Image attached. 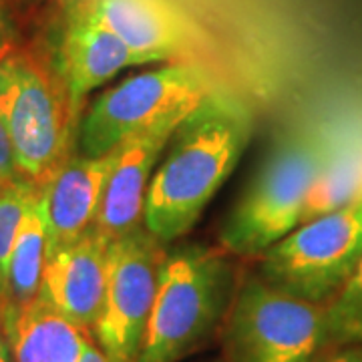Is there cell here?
<instances>
[{
    "mask_svg": "<svg viewBox=\"0 0 362 362\" xmlns=\"http://www.w3.org/2000/svg\"><path fill=\"white\" fill-rule=\"evenodd\" d=\"M254 133V115L216 89L173 131L151 177L143 226L163 246L183 238L230 180Z\"/></svg>",
    "mask_w": 362,
    "mask_h": 362,
    "instance_id": "1",
    "label": "cell"
},
{
    "mask_svg": "<svg viewBox=\"0 0 362 362\" xmlns=\"http://www.w3.org/2000/svg\"><path fill=\"white\" fill-rule=\"evenodd\" d=\"M226 250L202 244L165 250L159 288L135 362H181L228 318L235 276Z\"/></svg>",
    "mask_w": 362,
    "mask_h": 362,
    "instance_id": "2",
    "label": "cell"
},
{
    "mask_svg": "<svg viewBox=\"0 0 362 362\" xmlns=\"http://www.w3.org/2000/svg\"><path fill=\"white\" fill-rule=\"evenodd\" d=\"M330 143L332 135L322 127H298L284 135L228 216L220 232L221 250L259 258L294 232Z\"/></svg>",
    "mask_w": 362,
    "mask_h": 362,
    "instance_id": "3",
    "label": "cell"
},
{
    "mask_svg": "<svg viewBox=\"0 0 362 362\" xmlns=\"http://www.w3.org/2000/svg\"><path fill=\"white\" fill-rule=\"evenodd\" d=\"M220 89L214 75L195 61L163 63L101 90L78 117L81 156H105L133 135L173 117H185Z\"/></svg>",
    "mask_w": 362,
    "mask_h": 362,
    "instance_id": "4",
    "label": "cell"
},
{
    "mask_svg": "<svg viewBox=\"0 0 362 362\" xmlns=\"http://www.w3.org/2000/svg\"><path fill=\"white\" fill-rule=\"evenodd\" d=\"M0 123L23 177L42 183L69 157L78 119L61 81L35 57L13 51L0 59Z\"/></svg>",
    "mask_w": 362,
    "mask_h": 362,
    "instance_id": "5",
    "label": "cell"
},
{
    "mask_svg": "<svg viewBox=\"0 0 362 362\" xmlns=\"http://www.w3.org/2000/svg\"><path fill=\"white\" fill-rule=\"evenodd\" d=\"M362 258V194L300 223L259 256V276L286 294L326 306Z\"/></svg>",
    "mask_w": 362,
    "mask_h": 362,
    "instance_id": "6",
    "label": "cell"
},
{
    "mask_svg": "<svg viewBox=\"0 0 362 362\" xmlns=\"http://www.w3.org/2000/svg\"><path fill=\"white\" fill-rule=\"evenodd\" d=\"M326 344V306L286 294L259 274L235 290L226 362H310Z\"/></svg>",
    "mask_w": 362,
    "mask_h": 362,
    "instance_id": "7",
    "label": "cell"
},
{
    "mask_svg": "<svg viewBox=\"0 0 362 362\" xmlns=\"http://www.w3.org/2000/svg\"><path fill=\"white\" fill-rule=\"evenodd\" d=\"M165 246L145 230L109 246L107 286L93 337L109 362H135L156 304Z\"/></svg>",
    "mask_w": 362,
    "mask_h": 362,
    "instance_id": "8",
    "label": "cell"
},
{
    "mask_svg": "<svg viewBox=\"0 0 362 362\" xmlns=\"http://www.w3.org/2000/svg\"><path fill=\"white\" fill-rule=\"evenodd\" d=\"M137 66L133 52L78 0H63L57 30V78L77 119L95 89Z\"/></svg>",
    "mask_w": 362,
    "mask_h": 362,
    "instance_id": "9",
    "label": "cell"
},
{
    "mask_svg": "<svg viewBox=\"0 0 362 362\" xmlns=\"http://www.w3.org/2000/svg\"><path fill=\"white\" fill-rule=\"evenodd\" d=\"M135 57L137 65L195 61V28L168 0H78Z\"/></svg>",
    "mask_w": 362,
    "mask_h": 362,
    "instance_id": "10",
    "label": "cell"
},
{
    "mask_svg": "<svg viewBox=\"0 0 362 362\" xmlns=\"http://www.w3.org/2000/svg\"><path fill=\"white\" fill-rule=\"evenodd\" d=\"M181 119L161 121L117 147L95 223L107 240L113 242L143 226L149 183Z\"/></svg>",
    "mask_w": 362,
    "mask_h": 362,
    "instance_id": "11",
    "label": "cell"
},
{
    "mask_svg": "<svg viewBox=\"0 0 362 362\" xmlns=\"http://www.w3.org/2000/svg\"><path fill=\"white\" fill-rule=\"evenodd\" d=\"M115 151L97 157L69 156L42 181L40 197L49 256L95 230Z\"/></svg>",
    "mask_w": 362,
    "mask_h": 362,
    "instance_id": "12",
    "label": "cell"
},
{
    "mask_svg": "<svg viewBox=\"0 0 362 362\" xmlns=\"http://www.w3.org/2000/svg\"><path fill=\"white\" fill-rule=\"evenodd\" d=\"M107 240L97 228L47 258L39 296L71 322L93 334L107 286Z\"/></svg>",
    "mask_w": 362,
    "mask_h": 362,
    "instance_id": "13",
    "label": "cell"
},
{
    "mask_svg": "<svg viewBox=\"0 0 362 362\" xmlns=\"http://www.w3.org/2000/svg\"><path fill=\"white\" fill-rule=\"evenodd\" d=\"M0 332L16 362H78L90 334L37 296L0 316Z\"/></svg>",
    "mask_w": 362,
    "mask_h": 362,
    "instance_id": "14",
    "label": "cell"
},
{
    "mask_svg": "<svg viewBox=\"0 0 362 362\" xmlns=\"http://www.w3.org/2000/svg\"><path fill=\"white\" fill-rule=\"evenodd\" d=\"M40 189H42V183H40ZM40 189L26 209L16 242H14L13 256L8 264L6 300L0 310V316L4 312L23 308L39 296L42 272L49 258V242H47V226H45Z\"/></svg>",
    "mask_w": 362,
    "mask_h": 362,
    "instance_id": "15",
    "label": "cell"
},
{
    "mask_svg": "<svg viewBox=\"0 0 362 362\" xmlns=\"http://www.w3.org/2000/svg\"><path fill=\"white\" fill-rule=\"evenodd\" d=\"M362 194V137H332L330 151L306 197L302 221L349 206Z\"/></svg>",
    "mask_w": 362,
    "mask_h": 362,
    "instance_id": "16",
    "label": "cell"
},
{
    "mask_svg": "<svg viewBox=\"0 0 362 362\" xmlns=\"http://www.w3.org/2000/svg\"><path fill=\"white\" fill-rule=\"evenodd\" d=\"M40 183L37 181L21 180L0 187V310L6 300V286H8V264L13 256L14 242L21 230L26 209L35 195L39 194Z\"/></svg>",
    "mask_w": 362,
    "mask_h": 362,
    "instance_id": "17",
    "label": "cell"
},
{
    "mask_svg": "<svg viewBox=\"0 0 362 362\" xmlns=\"http://www.w3.org/2000/svg\"><path fill=\"white\" fill-rule=\"evenodd\" d=\"M362 342V258L344 286L326 304V344Z\"/></svg>",
    "mask_w": 362,
    "mask_h": 362,
    "instance_id": "18",
    "label": "cell"
},
{
    "mask_svg": "<svg viewBox=\"0 0 362 362\" xmlns=\"http://www.w3.org/2000/svg\"><path fill=\"white\" fill-rule=\"evenodd\" d=\"M21 177H23V173L18 171V165H16L13 143L8 139L4 125L0 123V187L21 180Z\"/></svg>",
    "mask_w": 362,
    "mask_h": 362,
    "instance_id": "19",
    "label": "cell"
},
{
    "mask_svg": "<svg viewBox=\"0 0 362 362\" xmlns=\"http://www.w3.org/2000/svg\"><path fill=\"white\" fill-rule=\"evenodd\" d=\"M16 51V25L8 0H0V59Z\"/></svg>",
    "mask_w": 362,
    "mask_h": 362,
    "instance_id": "20",
    "label": "cell"
},
{
    "mask_svg": "<svg viewBox=\"0 0 362 362\" xmlns=\"http://www.w3.org/2000/svg\"><path fill=\"white\" fill-rule=\"evenodd\" d=\"M318 362H362V349H346L338 350L334 354L326 356Z\"/></svg>",
    "mask_w": 362,
    "mask_h": 362,
    "instance_id": "21",
    "label": "cell"
},
{
    "mask_svg": "<svg viewBox=\"0 0 362 362\" xmlns=\"http://www.w3.org/2000/svg\"><path fill=\"white\" fill-rule=\"evenodd\" d=\"M78 362H109V361H107V356H105L103 350L99 349V344H95V342L90 340Z\"/></svg>",
    "mask_w": 362,
    "mask_h": 362,
    "instance_id": "22",
    "label": "cell"
},
{
    "mask_svg": "<svg viewBox=\"0 0 362 362\" xmlns=\"http://www.w3.org/2000/svg\"><path fill=\"white\" fill-rule=\"evenodd\" d=\"M0 362H11V349L2 332H0Z\"/></svg>",
    "mask_w": 362,
    "mask_h": 362,
    "instance_id": "23",
    "label": "cell"
},
{
    "mask_svg": "<svg viewBox=\"0 0 362 362\" xmlns=\"http://www.w3.org/2000/svg\"><path fill=\"white\" fill-rule=\"evenodd\" d=\"M211 362H221V361H211Z\"/></svg>",
    "mask_w": 362,
    "mask_h": 362,
    "instance_id": "24",
    "label": "cell"
}]
</instances>
